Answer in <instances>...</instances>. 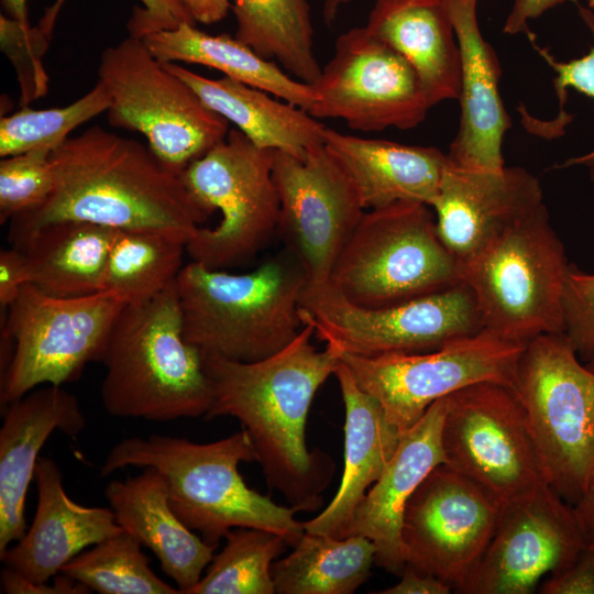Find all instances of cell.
Instances as JSON below:
<instances>
[{
    "label": "cell",
    "mask_w": 594,
    "mask_h": 594,
    "mask_svg": "<svg viewBox=\"0 0 594 594\" xmlns=\"http://www.w3.org/2000/svg\"><path fill=\"white\" fill-rule=\"evenodd\" d=\"M460 53V125L447 154L451 164L483 169L504 167L503 139L510 128L499 95L501 64L481 33L480 0H443Z\"/></svg>",
    "instance_id": "21"
},
{
    "label": "cell",
    "mask_w": 594,
    "mask_h": 594,
    "mask_svg": "<svg viewBox=\"0 0 594 594\" xmlns=\"http://www.w3.org/2000/svg\"><path fill=\"white\" fill-rule=\"evenodd\" d=\"M324 144L354 183L365 210L411 201L432 206L448 164L435 146L364 139L326 128Z\"/></svg>",
    "instance_id": "26"
},
{
    "label": "cell",
    "mask_w": 594,
    "mask_h": 594,
    "mask_svg": "<svg viewBox=\"0 0 594 594\" xmlns=\"http://www.w3.org/2000/svg\"><path fill=\"white\" fill-rule=\"evenodd\" d=\"M34 479L37 504L32 525L0 559L4 566L44 583L86 548L123 529L111 508L74 502L64 490L63 474L53 459L40 457Z\"/></svg>",
    "instance_id": "23"
},
{
    "label": "cell",
    "mask_w": 594,
    "mask_h": 594,
    "mask_svg": "<svg viewBox=\"0 0 594 594\" xmlns=\"http://www.w3.org/2000/svg\"><path fill=\"white\" fill-rule=\"evenodd\" d=\"M30 284V271L24 252L12 246L0 252V305L4 310L22 287Z\"/></svg>",
    "instance_id": "44"
},
{
    "label": "cell",
    "mask_w": 594,
    "mask_h": 594,
    "mask_svg": "<svg viewBox=\"0 0 594 594\" xmlns=\"http://www.w3.org/2000/svg\"><path fill=\"white\" fill-rule=\"evenodd\" d=\"M344 409V469L329 505L304 522L305 531L346 538L353 515L394 455L402 433L380 404L364 392L341 362L334 372Z\"/></svg>",
    "instance_id": "25"
},
{
    "label": "cell",
    "mask_w": 594,
    "mask_h": 594,
    "mask_svg": "<svg viewBox=\"0 0 594 594\" xmlns=\"http://www.w3.org/2000/svg\"><path fill=\"white\" fill-rule=\"evenodd\" d=\"M235 37L260 56L277 61L292 76L308 85L321 67L314 50L308 0H234Z\"/></svg>",
    "instance_id": "32"
},
{
    "label": "cell",
    "mask_w": 594,
    "mask_h": 594,
    "mask_svg": "<svg viewBox=\"0 0 594 594\" xmlns=\"http://www.w3.org/2000/svg\"><path fill=\"white\" fill-rule=\"evenodd\" d=\"M444 409L446 397L402 433L394 455L354 512L346 537L370 539L376 550L375 564L387 572L400 574L406 565L400 530L408 499L437 465L446 463L441 443Z\"/></svg>",
    "instance_id": "22"
},
{
    "label": "cell",
    "mask_w": 594,
    "mask_h": 594,
    "mask_svg": "<svg viewBox=\"0 0 594 594\" xmlns=\"http://www.w3.org/2000/svg\"><path fill=\"white\" fill-rule=\"evenodd\" d=\"M446 464L502 510L548 484L527 413L512 386L479 382L446 397Z\"/></svg>",
    "instance_id": "12"
},
{
    "label": "cell",
    "mask_w": 594,
    "mask_h": 594,
    "mask_svg": "<svg viewBox=\"0 0 594 594\" xmlns=\"http://www.w3.org/2000/svg\"><path fill=\"white\" fill-rule=\"evenodd\" d=\"M584 21L594 34V15L583 8H580ZM539 55L548 63L557 76L553 79L556 92L560 99L561 107L565 101L568 88H572L594 100V43L587 54L569 62L557 61L546 48L535 43V35L528 36ZM584 166L588 169L592 180H594V150L582 156L568 160L561 167Z\"/></svg>",
    "instance_id": "40"
},
{
    "label": "cell",
    "mask_w": 594,
    "mask_h": 594,
    "mask_svg": "<svg viewBox=\"0 0 594 594\" xmlns=\"http://www.w3.org/2000/svg\"><path fill=\"white\" fill-rule=\"evenodd\" d=\"M251 461L255 453L244 429L208 443L153 433L114 444L100 475L128 466L154 469L165 481L174 513L209 544L218 547L231 529L248 527L278 534L294 547L305 532L304 522L295 508L245 484L239 464Z\"/></svg>",
    "instance_id": "3"
},
{
    "label": "cell",
    "mask_w": 594,
    "mask_h": 594,
    "mask_svg": "<svg viewBox=\"0 0 594 594\" xmlns=\"http://www.w3.org/2000/svg\"><path fill=\"white\" fill-rule=\"evenodd\" d=\"M275 150L256 146L239 129L190 163L182 178L209 211L215 228L200 227L187 241L191 261L224 270L252 258L277 232L279 198L273 178Z\"/></svg>",
    "instance_id": "11"
},
{
    "label": "cell",
    "mask_w": 594,
    "mask_h": 594,
    "mask_svg": "<svg viewBox=\"0 0 594 594\" xmlns=\"http://www.w3.org/2000/svg\"><path fill=\"white\" fill-rule=\"evenodd\" d=\"M525 345L483 329L432 351L372 358L344 354L340 359L359 387L380 402L403 433L435 402L469 385L497 382L513 387Z\"/></svg>",
    "instance_id": "14"
},
{
    "label": "cell",
    "mask_w": 594,
    "mask_h": 594,
    "mask_svg": "<svg viewBox=\"0 0 594 594\" xmlns=\"http://www.w3.org/2000/svg\"><path fill=\"white\" fill-rule=\"evenodd\" d=\"M53 584L32 581L4 566L1 572V592L7 594H87L91 591L81 583L59 573Z\"/></svg>",
    "instance_id": "43"
},
{
    "label": "cell",
    "mask_w": 594,
    "mask_h": 594,
    "mask_svg": "<svg viewBox=\"0 0 594 594\" xmlns=\"http://www.w3.org/2000/svg\"><path fill=\"white\" fill-rule=\"evenodd\" d=\"M196 22L215 24L224 19L231 7L230 0H182Z\"/></svg>",
    "instance_id": "48"
},
{
    "label": "cell",
    "mask_w": 594,
    "mask_h": 594,
    "mask_svg": "<svg viewBox=\"0 0 594 594\" xmlns=\"http://www.w3.org/2000/svg\"><path fill=\"white\" fill-rule=\"evenodd\" d=\"M585 365L594 372V359H592L591 361L586 362Z\"/></svg>",
    "instance_id": "51"
},
{
    "label": "cell",
    "mask_w": 594,
    "mask_h": 594,
    "mask_svg": "<svg viewBox=\"0 0 594 594\" xmlns=\"http://www.w3.org/2000/svg\"><path fill=\"white\" fill-rule=\"evenodd\" d=\"M588 6H590L591 9L594 10V0H588Z\"/></svg>",
    "instance_id": "52"
},
{
    "label": "cell",
    "mask_w": 594,
    "mask_h": 594,
    "mask_svg": "<svg viewBox=\"0 0 594 594\" xmlns=\"http://www.w3.org/2000/svg\"><path fill=\"white\" fill-rule=\"evenodd\" d=\"M299 314L340 358L427 352L484 329L474 294L463 282L381 308L356 306L330 283L306 284Z\"/></svg>",
    "instance_id": "13"
},
{
    "label": "cell",
    "mask_w": 594,
    "mask_h": 594,
    "mask_svg": "<svg viewBox=\"0 0 594 594\" xmlns=\"http://www.w3.org/2000/svg\"><path fill=\"white\" fill-rule=\"evenodd\" d=\"M161 62L199 64L220 70L232 79L264 90L307 112L317 103L310 85L294 79L274 62L228 34L210 35L184 22L173 30L152 32L142 37Z\"/></svg>",
    "instance_id": "30"
},
{
    "label": "cell",
    "mask_w": 594,
    "mask_h": 594,
    "mask_svg": "<svg viewBox=\"0 0 594 594\" xmlns=\"http://www.w3.org/2000/svg\"><path fill=\"white\" fill-rule=\"evenodd\" d=\"M51 166L48 198L10 220L13 245L46 224L68 220L158 231L187 242L212 215L148 145L99 125L53 150Z\"/></svg>",
    "instance_id": "2"
},
{
    "label": "cell",
    "mask_w": 594,
    "mask_h": 594,
    "mask_svg": "<svg viewBox=\"0 0 594 594\" xmlns=\"http://www.w3.org/2000/svg\"><path fill=\"white\" fill-rule=\"evenodd\" d=\"M110 100L105 86L97 81L91 90L68 106L48 109L21 110L1 117L0 156L29 151L55 150L69 133L94 117L107 112Z\"/></svg>",
    "instance_id": "36"
},
{
    "label": "cell",
    "mask_w": 594,
    "mask_h": 594,
    "mask_svg": "<svg viewBox=\"0 0 594 594\" xmlns=\"http://www.w3.org/2000/svg\"><path fill=\"white\" fill-rule=\"evenodd\" d=\"M100 362L101 402L111 416L172 421L205 417L211 406L202 354L184 336L176 282L122 308Z\"/></svg>",
    "instance_id": "4"
},
{
    "label": "cell",
    "mask_w": 594,
    "mask_h": 594,
    "mask_svg": "<svg viewBox=\"0 0 594 594\" xmlns=\"http://www.w3.org/2000/svg\"><path fill=\"white\" fill-rule=\"evenodd\" d=\"M6 15L16 20L23 26H31L26 13V0H2Z\"/></svg>",
    "instance_id": "49"
},
{
    "label": "cell",
    "mask_w": 594,
    "mask_h": 594,
    "mask_svg": "<svg viewBox=\"0 0 594 594\" xmlns=\"http://www.w3.org/2000/svg\"><path fill=\"white\" fill-rule=\"evenodd\" d=\"M430 208L402 201L365 210L329 283L364 308L398 305L461 283V263L440 239Z\"/></svg>",
    "instance_id": "7"
},
{
    "label": "cell",
    "mask_w": 594,
    "mask_h": 594,
    "mask_svg": "<svg viewBox=\"0 0 594 594\" xmlns=\"http://www.w3.org/2000/svg\"><path fill=\"white\" fill-rule=\"evenodd\" d=\"M38 148L2 157L0 162V222L41 206L53 189L51 154Z\"/></svg>",
    "instance_id": "37"
},
{
    "label": "cell",
    "mask_w": 594,
    "mask_h": 594,
    "mask_svg": "<svg viewBox=\"0 0 594 594\" xmlns=\"http://www.w3.org/2000/svg\"><path fill=\"white\" fill-rule=\"evenodd\" d=\"M398 583L376 593L378 594H448L453 590L442 580L425 574L406 564Z\"/></svg>",
    "instance_id": "45"
},
{
    "label": "cell",
    "mask_w": 594,
    "mask_h": 594,
    "mask_svg": "<svg viewBox=\"0 0 594 594\" xmlns=\"http://www.w3.org/2000/svg\"><path fill=\"white\" fill-rule=\"evenodd\" d=\"M273 178L279 198L277 232L301 265L307 284L329 283L365 211L354 183L324 142L302 158L274 151Z\"/></svg>",
    "instance_id": "16"
},
{
    "label": "cell",
    "mask_w": 594,
    "mask_h": 594,
    "mask_svg": "<svg viewBox=\"0 0 594 594\" xmlns=\"http://www.w3.org/2000/svg\"><path fill=\"white\" fill-rule=\"evenodd\" d=\"M543 594H594V551L585 548L563 571L550 575L540 586Z\"/></svg>",
    "instance_id": "42"
},
{
    "label": "cell",
    "mask_w": 594,
    "mask_h": 594,
    "mask_svg": "<svg viewBox=\"0 0 594 594\" xmlns=\"http://www.w3.org/2000/svg\"><path fill=\"white\" fill-rule=\"evenodd\" d=\"M124 306L108 292L56 297L24 285L6 309L1 326V340L12 350L1 370V405L42 385L73 382L89 362L100 361Z\"/></svg>",
    "instance_id": "10"
},
{
    "label": "cell",
    "mask_w": 594,
    "mask_h": 594,
    "mask_svg": "<svg viewBox=\"0 0 594 594\" xmlns=\"http://www.w3.org/2000/svg\"><path fill=\"white\" fill-rule=\"evenodd\" d=\"M142 470L133 477L109 482L105 496L119 526L156 556L162 571L186 594L201 579L217 547L177 517L161 474L152 468Z\"/></svg>",
    "instance_id": "24"
},
{
    "label": "cell",
    "mask_w": 594,
    "mask_h": 594,
    "mask_svg": "<svg viewBox=\"0 0 594 594\" xmlns=\"http://www.w3.org/2000/svg\"><path fill=\"white\" fill-rule=\"evenodd\" d=\"M569 0H514L513 8L505 21L503 32L509 35L526 33L530 35L528 22L546 11Z\"/></svg>",
    "instance_id": "46"
},
{
    "label": "cell",
    "mask_w": 594,
    "mask_h": 594,
    "mask_svg": "<svg viewBox=\"0 0 594 594\" xmlns=\"http://www.w3.org/2000/svg\"><path fill=\"white\" fill-rule=\"evenodd\" d=\"M513 388L548 484L574 505L594 475V372L564 333L541 334L525 345Z\"/></svg>",
    "instance_id": "8"
},
{
    "label": "cell",
    "mask_w": 594,
    "mask_h": 594,
    "mask_svg": "<svg viewBox=\"0 0 594 594\" xmlns=\"http://www.w3.org/2000/svg\"><path fill=\"white\" fill-rule=\"evenodd\" d=\"M501 506L446 463L437 465L408 499L402 522L406 564L453 590L487 548Z\"/></svg>",
    "instance_id": "17"
},
{
    "label": "cell",
    "mask_w": 594,
    "mask_h": 594,
    "mask_svg": "<svg viewBox=\"0 0 594 594\" xmlns=\"http://www.w3.org/2000/svg\"><path fill=\"white\" fill-rule=\"evenodd\" d=\"M119 230L85 221H59L37 229L13 246L25 254L31 285L56 297H80L100 292Z\"/></svg>",
    "instance_id": "29"
},
{
    "label": "cell",
    "mask_w": 594,
    "mask_h": 594,
    "mask_svg": "<svg viewBox=\"0 0 594 594\" xmlns=\"http://www.w3.org/2000/svg\"><path fill=\"white\" fill-rule=\"evenodd\" d=\"M86 426L77 397L42 385L4 406L0 428V554L26 531L25 498L40 452L54 431L76 438Z\"/></svg>",
    "instance_id": "20"
},
{
    "label": "cell",
    "mask_w": 594,
    "mask_h": 594,
    "mask_svg": "<svg viewBox=\"0 0 594 594\" xmlns=\"http://www.w3.org/2000/svg\"><path fill=\"white\" fill-rule=\"evenodd\" d=\"M98 81L109 96L108 123L145 136L177 174L220 143L230 122L165 68L142 38L128 36L100 55Z\"/></svg>",
    "instance_id": "9"
},
{
    "label": "cell",
    "mask_w": 594,
    "mask_h": 594,
    "mask_svg": "<svg viewBox=\"0 0 594 594\" xmlns=\"http://www.w3.org/2000/svg\"><path fill=\"white\" fill-rule=\"evenodd\" d=\"M306 284L290 252L244 274L190 261L176 278L184 336L205 355L239 362L266 359L302 329L299 304Z\"/></svg>",
    "instance_id": "5"
},
{
    "label": "cell",
    "mask_w": 594,
    "mask_h": 594,
    "mask_svg": "<svg viewBox=\"0 0 594 594\" xmlns=\"http://www.w3.org/2000/svg\"><path fill=\"white\" fill-rule=\"evenodd\" d=\"M316 119H341L362 132L419 125L432 107L410 63L366 26L336 41L333 57L310 84Z\"/></svg>",
    "instance_id": "15"
},
{
    "label": "cell",
    "mask_w": 594,
    "mask_h": 594,
    "mask_svg": "<svg viewBox=\"0 0 594 594\" xmlns=\"http://www.w3.org/2000/svg\"><path fill=\"white\" fill-rule=\"evenodd\" d=\"M271 566L278 594H351L369 578L375 547L363 536L334 538L305 531Z\"/></svg>",
    "instance_id": "31"
},
{
    "label": "cell",
    "mask_w": 594,
    "mask_h": 594,
    "mask_svg": "<svg viewBox=\"0 0 594 594\" xmlns=\"http://www.w3.org/2000/svg\"><path fill=\"white\" fill-rule=\"evenodd\" d=\"M569 264L542 204L461 263V279L474 294L484 329L527 344L541 334L564 332Z\"/></svg>",
    "instance_id": "6"
},
{
    "label": "cell",
    "mask_w": 594,
    "mask_h": 594,
    "mask_svg": "<svg viewBox=\"0 0 594 594\" xmlns=\"http://www.w3.org/2000/svg\"><path fill=\"white\" fill-rule=\"evenodd\" d=\"M48 37L37 25L23 26L6 14L0 15L1 51L8 56L18 75L22 107L47 92L48 76L42 57L48 50Z\"/></svg>",
    "instance_id": "38"
},
{
    "label": "cell",
    "mask_w": 594,
    "mask_h": 594,
    "mask_svg": "<svg viewBox=\"0 0 594 594\" xmlns=\"http://www.w3.org/2000/svg\"><path fill=\"white\" fill-rule=\"evenodd\" d=\"M586 548L573 506L549 484L502 510L463 594H529L544 575L570 566Z\"/></svg>",
    "instance_id": "18"
},
{
    "label": "cell",
    "mask_w": 594,
    "mask_h": 594,
    "mask_svg": "<svg viewBox=\"0 0 594 594\" xmlns=\"http://www.w3.org/2000/svg\"><path fill=\"white\" fill-rule=\"evenodd\" d=\"M66 0H55L36 24L48 37L52 36L58 13ZM144 8L134 7L128 22L129 35L138 38L146 34L173 30L180 23L196 21L182 0H140Z\"/></svg>",
    "instance_id": "41"
},
{
    "label": "cell",
    "mask_w": 594,
    "mask_h": 594,
    "mask_svg": "<svg viewBox=\"0 0 594 594\" xmlns=\"http://www.w3.org/2000/svg\"><path fill=\"white\" fill-rule=\"evenodd\" d=\"M184 80L206 106L234 123L256 146L298 158L324 142V127L306 110L272 98L266 91L223 76L204 77L177 63L162 62Z\"/></svg>",
    "instance_id": "28"
},
{
    "label": "cell",
    "mask_w": 594,
    "mask_h": 594,
    "mask_svg": "<svg viewBox=\"0 0 594 594\" xmlns=\"http://www.w3.org/2000/svg\"><path fill=\"white\" fill-rule=\"evenodd\" d=\"M573 510L582 530L585 546L594 551V475Z\"/></svg>",
    "instance_id": "47"
},
{
    "label": "cell",
    "mask_w": 594,
    "mask_h": 594,
    "mask_svg": "<svg viewBox=\"0 0 594 594\" xmlns=\"http://www.w3.org/2000/svg\"><path fill=\"white\" fill-rule=\"evenodd\" d=\"M224 538L223 549L186 594L276 593L271 566L285 550V538L273 531L248 527L233 528Z\"/></svg>",
    "instance_id": "35"
},
{
    "label": "cell",
    "mask_w": 594,
    "mask_h": 594,
    "mask_svg": "<svg viewBox=\"0 0 594 594\" xmlns=\"http://www.w3.org/2000/svg\"><path fill=\"white\" fill-rule=\"evenodd\" d=\"M542 204L538 178L521 167L469 168L448 161L431 208L440 239L464 263Z\"/></svg>",
    "instance_id": "19"
},
{
    "label": "cell",
    "mask_w": 594,
    "mask_h": 594,
    "mask_svg": "<svg viewBox=\"0 0 594 594\" xmlns=\"http://www.w3.org/2000/svg\"><path fill=\"white\" fill-rule=\"evenodd\" d=\"M564 334L579 359H594V273L569 264L562 294Z\"/></svg>",
    "instance_id": "39"
},
{
    "label": "cell",
    "mask_w": 594,
    "mask_h": 594,
    "mask_svg": "<svg viewBox=\"0 0 594 594\" xmlns=\"http://www.w3.org/2000/svg\"><path fill=\"white\" fill-rule=\"evenodd\" d=\"M186 241L158 231L119 230L109 253L100 292L124 305L145 302L176 282Z\"/></svg>",
    "instance_id": "33"
},
{
    "label": "cell",
    "mask_w": 594,
    "mask_h": 594,
    "mask_svg": "<svg viewBox=\"0 0 594 594\" xmlns=\"http://www.w3.org/2000/svg\"><path fill=\"white\" fill-rule=\"evenodd\" d=\"M310 324L279 352L255 362L205 355L212 403L205 416L237 418L253 444L270 488L297 512L318 510L336 469L330 455L310 451L306 424L317 391L334 374L340 355L318 350Z\"/></svg>",
    "instance_id": "1"
},
{
    "label": "cell",
    "mask_w": 594,
    "mask_h": 594,
    "mask_svg": "<svg viewBox=\"0 0 594 594\" xmlns=\"http://www.w3.org/2000/svg\"><path fill=\"white\" fill-rule=\"evenodd\" d=\"M141 547L122 530L78 553L59 573L100 594H179L154 573Z\"/></svg>",
    "instance_id": "34"
},
{
    "label": "cell",
    "mask_w": 594,
    "mask_h": 594,
    "mask_svg": "<svg viewBox=\"0 0 594 594\" xmlns=\"http://www.w3.org/2000/svg\"><path fill=\"white\" fill-rule=\"evenodd\" d=\"M351 2V0H324L322 6V18L327 25H332L340 10Z\"/></svg>",
    "instance_id": "50"
},
{
    "label": "cell",
    "mask_w": 594,
    "mask_h": 594,
    "mask_svg": "<svg viewBox=\"0 0 594 594\" xmlns=\"http://www.w3.org/2000/svg\"><path fill=\"white\" fill-rule=\"evenodd\" d=\"M365 26L410 63L432 107L459 99L460 53L443 0H376Z\"/></svg>",
    "instance_id": "27"
}]
</instances>
